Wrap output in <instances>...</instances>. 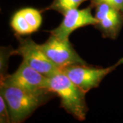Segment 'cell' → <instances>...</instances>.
<instances>
[{
	"label": "cell",
	"mask_w": 123,
	"mask_h": 123,
	"mask_svg": "<svg viewBox=\"0 0 123 123\" xmlns=\"http://www.w3.org/2000/svg\"><path fill=\"white\" fill-rule=\"evenodd\" d=\"M1 94L8 108L11 123H21L30 117L36 110L56 94L49 89L29 91L13 86L1 84Z\"/></svg>",
	"instance_id": "1"
},
{
	"label": "cell",
	"mask_w": 123,
	"mask_h": 123,
	"mask_svg": "<svg viewBox=\"0 0 123 123\" xmlns=\"http://www.w3.org/2000/svg\"><path fill=\"white\" fill-rule=\"evenodd\" d=\"M48 88L60 98V107L79 121L85 120L88 111L86 92L61 71L49 77Z\"/></svg>",
	"instance_id": "2"
},
{
	"label": "cell",
	"mask_w": 123,
	"mask_h": 123,
	"mask_svg": "<svg viewBox=\"0 0 123 123\" xmlns=\"http://www.w3.org/2000/svg\"><path fill=\"white\" fill-rule=\"evenodd\" d=\"M18 41L17 49L14 50V55H19L31 67L47 77H50L60 72L45 55L39 44L36 43L30 37L24 38L21 35L14 34Z\"/></svg>",
	"instance_id": "3"
},
{
	"label": "cell",
	"mask_w": 123,
	"mask_h": 123,
	"mask_svg": "<svg viewBox=\"0 0 123 123\" xmlns=\"http://www.w3.org/2000/svg\"><path fill=\"white\" fill-rule=\"evenodd\" d=\"M121 64H123V57L114 65L107 68L94 67L88 64L74 65L64 67L60 71L84 92L87 93L93 88H98L103 78Z\"/></svg>",
	"instance_id": "4"
},
{
	"label": "cell",
	"mask_w": 123,
	"mask_h": 123,
	"mask_svg": "<svg viewBox=\"0 0 123 123\" xmlns=\"http://www.w3.org/2000/svg\"><path fill=\"white\" fill-rule=\"evenodd\" d=\"M40 45L45 55L60 70L66 66L87 64L77 53L69 39H60L51 34L46 42Z\"/></svg>",
	"instance_id": "5"
},
{
	"label": "cell",
	"mask_w": 123,
	"mask_h": 123,
	"mask_svg": "<svg viewBox=\"0 0 123 123\" xmlns=\"http://www.w3.org/2000/svg\"><path fill=\"white\" fill-rule=\"evenodd\" d=\"M1 84L13 86L29 91H39L49 89V77L31 67L23 60L13 74L7 75L1 79Z\"/></svg>",
	"instance_id": "6"
},
{
	"label": "cell",
	"mask_w": 123,
	"mask_h": 123,
	"mask_svg": "<svg viewBox=\"0 0 123 123\" xmlns=\"http://www.w3.org/2000/svg\"><path fill=\"white\" fill-rule=\"evenodd\" d=\"M92 5L83 9L74 8L69 10L64 14V18L58 26L49 31L51 34L62 40L68 39L70 34L81 27L88 25H95L97 18L92 14Z\"/></svg>",
	"instance_id": "7"
},
{
	"label": "cell",
	"mask_w": 123,
	"mask_h": 123,
	"mask_svg": "<svg viewBox=\"0 0 123 123\" xmlns=\"http://www.w3.org/2000/svg\"><path fill=\"white\" fill-rule=\"evenodd\" d=\"M97 23L94 27L101 32L103 38L115 40L123 26V14L106 3L94 6Z\"/></svg>",
	"instance_id": "8"
},
{
	"label": "cell",
	"mask_w": 123,
	"mask_h": 123,
	"mask_svg": "<svg viewBox=\"0 0 123 123\" xmlns=\"http://www.w3.org/2000/svg\"><path fill=\"white\" fill-rule=\"evenodd\" d=\"M88 0H53L52 3L41 10L44 12L47 10H55L64 15L69 10L78 8L80 5Z\"/></svg>",
	"instance_id": "9"
},
{
	"label": "cell",
	"mask_w": 123,
	"mask_h": 123,
	"mask_svg": "<svg viewBox=\"0 0 123 123\" xmlns=\"http://www.w3.org/2000/svg\"><path fill=\"white\" fill-rule=\"evenodd\" d=\"M21 10L33 33L37 31L40 27L43 21L41 10L33 8H24L21 9Z\"/></svg>",
	"instance_id": "10"
},
{
	"label": "cell",
	"mask_w": 123,
	"mask_h": 123,
	"mask_svg": "<svg viewBox=\"0 0 123 123\" xmlns=\"http://www.w3.org/2000/svg\"><path fill=\"white\" fill-rule=\"evenodd\" d=\"M14 55V49H12L1 48V79H4L8 74H6L7 69V62L8 60L9 56Z\"/></svg>",
	"instance_id": "11"
},
{
	"label": "cell",
	"mask_w": 123,
	"mask_h": 123,
	"mask_svg": "<svg viewBox=\"0 0 123 123\" xmlns=\"http://www.w3.org/2000/svg\"><path fill=\"white\" fill-rule=\"evenodd\" d=\"M0 122L1 123H11L8 106L1 95H0Z\"/></svg>",
	"instance_id": "12"
},
{
	"label": "cell",
	"mask_w": 123,
	"mask_h": 123,
	"mask_svg": "<svg viewBox=\"0 0 123 123\" xmlns=\"http://www.w3.org/2000/svg\"><path fill=\"white\" fill-rule=\"evenodd\" d=\"M100 3H106L123 14V0H90V4L92 5L94 8Z\"/></svg>",
	"instance_id": "13"
}]
</instances>
